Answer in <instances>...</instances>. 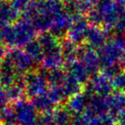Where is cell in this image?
<instances>
[{
	"label": "cell",
	"instance_id": "cell-1",
	"mask_svg": "<svg viewBox=\"0 0 125 125\" xmlns=\"http://www.w3.org/2000/svg\"><path fill=\"white\" fill-rule=\"evenodd\" d=\"M47 83V78L42 74L29 71L25 76V92L28 97L35 98L44 94Z\"/></svg>",
	"mask_w": 125,
	"mask_h": 125
},
{
	"label": "cell",
	"instance_id": "cell-2",
	"mask_svg": "<svg viewBox=\"0 0 125 125\" xmlns=\"http://www.w3.org/2000/svg\"><path fill=\"white\" fill-rule=\"evenodd\" d=\"M18 125H37L39 119L37 118V110L33 104L25 100L19 101L15 105Z\"/></svg>",
	"mask_w": 125,
	"mask_h": 125
},
{
	"label": "cell",
	"instance_id": "cell-3",
	"mask_svg": "<svg viewBox=\"0 0 125 125\" xmlns=\"http://www.w3.org/2000/svg\"><path fill=\"white\" fill-rule=\"evenodd\" d=\"M32 22H28V18H24L21 21H18L13 27L16 40V45H22L31 41L34 29Z\"/></svg>",
	"mask_w": 125,
	"mask_h": 125
},
{
	"label": "cell",
	"instance_id": "cell-4",
	"mask_svg": "<svg viewBox=\"0 0 125 125\" xmlns=\"http://www.w3.org/2000/svg\"><path fill=\"white\" fill-rule=\"evenodd\" d=\"M78 57H80L81 62L87 70L89 75H95L97 73L100 64V61L96 52L91 47L80 49Z\"/></svg>",
	"mask_w": 125,
	"mask_h": 125
},
{
	"label": "cell",
	"instance_id": "cell-5",
	"mask_svg": "<svg viewBox=\"0 0 125 125\" xmlns=\"http://www.w3.org/2000/svg\"><path fill=\"white\" fill-rule=\"evenodd\" d=\"M9 58L11 60L17 73L26 71L28 73L33 67V61L26 52H23L20 50H13L10 52Z\"/></svg>",
	"mask_w": 125,
	"mask_h": 125
},
{
	"label": "cell",
	"instance_id": "cell-6",
	"mask_svg": "<svg viewBox=\"0 0 125 125\" xmlns=\"http://www.w3.org/2000/svg\"><path fill=\"white\" fill-rule=\"evenodd\" d=\"M88 27L86 19H84L82 16H79L76 18L75 21H73L70 30H69V40L73 41L77 45V43L85 40L86 35H87Z\"/></svg>",
	"mask_w": 125,
	"mask_h": 125
},
{
	"label": "cell",
	"instance_id": "cell-7",
	"mask_svg": "<svg viewBox=\"0 0 125 125\" xmlns=\"http://www.w3.org/2000/svg\"><path fill=\"white\" fill-rule=\"evenodd\" d=\"M90 89L99 96H106L110 94L111 89V82L106 75H95L92 81H90Z\"/></svg>",
	"mask_w": 125,
	"mask_h": 125
},
{
	"label": "cell",
	"instance_id": "cell-8",
	"mask_svg": "<svg viewBox=\"0 0 125 125\" xmlns=\"http://www.w3.org/2000/svg\"><path fill=\"white\" fill-rule=\"evenodd\" d=\"M85 41L87 42L91 48H100L104 46L105 42V34L98 27L93 26L87 30Z\"/></svg>",
	"mask_w": 125,
	"mask_h": 125
},
{
	"label": "cell",
	"instance_id": "cell-9",
	"mask_svg": "<svg viewBox=\"0 0 125 125\" xmlns=\"http://www.w3.org/2000/svg\"><path fill=\"white\" fill-rule=\"evenodd\" d=\"M69 69L70 75L81 84L88 82L89 73L81 61H75L71 63H69Z\"/></svg>",
	"mask_w": 125,
	"mask_h": 125
},
{
	"label": "cell",
	"instance_id": "cell-10",
	"mask_svg": "<svg viewBox=\"0 0 125 125\" xmlns=\"http://www.w3.org/2000/svg\"><path fill=\"white\" fill-rule=\"evenodd\" d=\"M87 104H88V100H87V97L84 94L79 93V94L70 97L68 102L69 111L78 115L79 113L82 112V111L85 110L86 106H87Z\"/></svg>",
	"mask_w": 125,
	"mask_h": 125
},
{
	"label": "cell",
	"instance_id": "cell-11",
	"mask_svg": "<svg viewBox=\"0 0 125 125\" xmlns=\"http://www.w3.org/2000/svg\"><path fill=\"white\" fill-rule=\"evenodd\" d=\"M33 106L37 111L42 112L43 114L50 113V111L55 107V103L50 99L47 94H43L40 96H37L34 98L33 100Z\"/></svg>",
	"mask_w": 125,
	"mask_h": 125
},
{
	"label": "cell",
	"instance_id": "cell-12",
	"mask_svg": "<svg viewBox=\"0 0 125 125\" xmlns=\"http://www.w3.org/2000/svg\"><path fill=\"white\" fill-rule=\"evenodd\" d=\"M108 109L111 113L120 114L125 107V96L122 93H117L107 99Z\"/></svg>",
	"mask_w": 125,
	"mask_h": 125
},
{
	"label": "cell",
	"instance_id": "cell-13",
	"mask_svg": "<svg viewBox=\"0 0 125 125\" xmlns=\"http://www.w3.org/2000/svg\"><path fill=\"white\" fill-rule=\"evenodd\" d=\"M18 16V10L11 4L3 2L0 7V21L4 22H13L16 20Z\"/></svg>",
	"mask_w": 125,
	"mask_h": 125
},
{
	"label": "cell",
	"instance_id": "cell-14",
	"mask_svg": "<svg viewBox=\"0 0 125 125\" xmlns=\"http://www.w3.org/2000/svg\"><path fill=\"white\" fill-rule=\"evenodd\" d=\"M26 52L33 59V62H42L44 52L38 40H31L26 44Z\"/></svg>",
	"mask_w": 125,
	"mask_h": 125
},
{
	"label": "cell",
	"instance_id": "cell-15",
	"mask_svg": "<svg viewBox=\"0 0 125 125\" xmlns=\"http://www.w3.org/2000/svg\"><path fill=\"white\" fill-rule=\"evenodd\" d=\"M1 123L3 125H18L17 116H16L15 108L7 106L1 110L0 112Z\"/></svg>",
	"mask_w": 125,
	"mask_h": 125
},
{
	"label": "cell",
	"instance_id": "cell-16",
	"mask_svg": "<svg viewBox=\"0 0 125 125\" xmlns=\"http://www.w3.org/2000/svg\"><path fill=\"white\" fill-rule=\"evenodd\" d=\"M53 119L55 125H73V119L70 116L69 110L57 109L55 111L53 115Z\"/></svg>",
	"mask_w": 125,
	"mask_h": 125
},
{
	"label": "cell",
	"instance_id": "cell-17",
	"mask_svg": "<svg viewBox=\"0 0 125 125\" xmlns=\"http://www.w3.org/2000/svg\"><path fill=\"white\" fill-rule=\"evenodd\" d=\"M111 78L112 80H111V85L112 89L119 93L125 91V72L119 71Z\"/></svg>",
	"mask_w": 125,
	"mask_h": 125
},
{
	"label": "cell",
	"instance_id": "cell-18",
	"mask_svg": "<svg viewBox=\"0 0 125 125\" xmlns=\"http://www.w3.org/2000/svg\"><path fill=\"white\" fill-rule=\"evenodd\" d=\"M8 101H9V97L6 89L3 86H0V109L3 110L7 107Z\"/></svg>",
	"mask_w": 125,
	"mask_h": 125
},
{
	"label": "cell",
	"instance_id": "cell-19",
	"mask_svg": "<svg viewBox=\"0 0 125 125\" xmlns=\"http://www.w3.org/2000/svg\"><path fill=\"white\" fill-rule=\"evenodd\" d=\"M120 125H125V109L119 114Z\"/></svg>",
	"mask_w": 125,
	"mask_h": 125
},
{
	"label": "cell",
	"instance_id": "cell-20",
	"mask_svg": "<svg viewBox=\"0 0 125 125\" xmlns=\"http://www.w3.org/2000/svg\"><path fill=\"white\" fill-rule=\"evenodd\" d=\"M3 44L4 43L0 42V61H2L4 58V54H5V51H4V47Z\"/></svg>",
	"mask_w": 125,
	"mask_h": 125
},
{
	"label": "cell",
	"instance_id": "cell-21",
	"mask_svg": "<svg viewBox=\"0 0 125 125\" xmlns=\"http://www.w3.org/2000/svg\"><path fill=\"white\" fill-rule=\"evenodd\" d=\"M118 2L120 4H122V5H123V4H125V0H117Z\"/></svg>",
	"mask_w": 125,
	"mask_h": 125
},
{
	"label": "cell",
	"instance_id": "cell-22",
	"mask_svg": "<svg viewBox=\"0 0 125 125\" xmlns=\"http://www.w3.org/2000/svg\"><path fill=\"white\" fill-rule=\"evenodd\" d=\"M124 45H125V39H124Z\"/></svg>",
	"mask_w": 125,
	"mask_h": 125
},
{
	"label": "cell",
	"instance_id": "cell-23",
	"mask_svg": "<svg viewBox=\"0 0 125 125\" xmlns=\"http://www.w3.org/2000/svg\"><path fill=\"white\" fill-rule=\"evenodd\" d=\"M0 122H1V117H0Z\"/></svg>",
	"mask_w": 125,
	"mask_h": 125
}]
</instances>
